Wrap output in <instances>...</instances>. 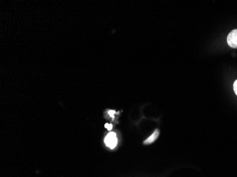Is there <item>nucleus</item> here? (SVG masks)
<instances>
[{"instance_id":"obj_3","label":"nucleus","mask_w":237,"mask_h":177,"mask_svg":"<svg viewBox=\"0 0 237 177\" xmlns=\"http://www.w3.org/2000/svg\"><path fill=\"white\" fill-rule=\"evenodd\" d=\"M158 135H159V130H158V129H156V130L153 132V133L152 134L147 140H146L144 142V144L146 145V144H150V143L153 142H154L155 140L158 138Z\"/></svg>"},{"instance_id":"obj_2","label":"nucleus","mask_w":237,"mask_h":177,"mask_svg":"<svg viewBox=\"0 0 237 177\" xmlns=\"http://www.w3.org/2000/svg\"><path fill=\"white\" fill-rule=\"evenodd\" d=\"M227 43L232 48H237V29L231 31L228 35Z\"/></svg>"},{"instance_id":"obj_1","label":"nucleus","mask_w":237,"mask_h":177,"mask_svg":"<svg viewBox=\"0 0 237 177\" xmlns=\"http://www.w3.org/2000/svg\"><path fill=\"white\" fill-rule=\"evenodd\" d=\"M104 142L108 148L114 149L117 145V137L116 133L114 132H109L104 138Z\"/></svg>"},{"instance_id":"obj_5","label":"nucleus","mask_w":237,"mask_h":177,"mask_svg":"<svg viewBox=\"0 0 237 177\" xmlns=\"http://www.w3.org/2000/svg\"><path fill=\"white\" fill-rule=\"evenodd\" d=\"M105 127H107V128L108 129V130H110L111 128H112V125H109V124H105Z\"/></svg>"},{"instance_id":"obj_4","label":"nucleus","mask_w":237,"mask_h":177,"mask_svg":"<svg viewBox=\"0 0 237 177\" xmlns=\"http://www.w3.org/2000/svg\"><path fill=\"white\" fill-rule=\"evenodd\" d=\"M233 90H234L235 94L237 95V80H236L233 83Z\"/></svg>"},{"instance_id":"obj_6","label":"nucleus","mask_w":237,"mask_h":177,"mask_svg":"<svg viewBox=\"0 0 237 177\" xmlns=\"http://www.w3.org/2000/svg\"><path fill=\"white\" fill-rule=\"evenodd\" d=\"M109 113L111 115V116H113V114L115 113V111H109Z\"/></svg>"}]
</instances>
